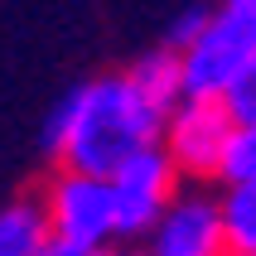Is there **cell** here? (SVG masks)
<instances>
[{"label":"cell","mask_w":256,"mask_h":256,"mask_svg":"<svg viewBox=\"0 0 256 256\" xmlns=\"http://www.w3.org/2000/svg\"><path fill=\"white\" fill-rule=\"evenodd\" d=\"M256 54V0H222L198 34L194 48H184L188 97H218L237 63Z\"/></svg>","instance_id":"4"},{"label":"cell","mask_w":256,"mask_h":256,"mask_svg":"<svg viewBox=\"0 0 256 256\" xmlns=\"http://www.w3.org/2000/svg\"><path fill=\"white\" fill-rule=\"evenodd\" d=\"M48 246H54V222H48L44 194L0 208V256H44Z\"/></svg>","instance_id":"8"},{"label":"cell","mask_w":256,"mask_h":256,"mask_svg":"<svg viewBox=\"0 0 256 256\" xmlns=\"http://www.w3.org/2000/svg\"><path fill=\"white\" fill-rule=\"evenodd\" d=\"M82 256H140V246H126V242H112V246H97V252H82Z\"/></svg>","instance_id":"13"},{"label":"cell","mask_w":256,"mask_h":256,"mask_svg":"<svg viewBox=\"0 0 256 256\" xmlns=\"http://www.w3.org/2000/svg\"><path fill=\"white\" fill-rule=\"evenodd\" d=\"M237 179H256V121H242L232 130L228 160H222V174H218V184H237Z\"/></svg>","instance_id":"11"},{"label":"cell","mask_w":256,"mask_h":256,"mask_svg":"<svg viewBox=\"0 0 256 256\" xmlns=\"http://www.w3.org/2000/svg\"><path fill=\"white\" fill-rule=\"evenodd\" d=\"M44 256H82V252H72V246H63V242H54V246H48V252H44Z\"/></svg>","instance_id":"14"},{"label":"cell","mask_w":256,"mask_h":256,"mask_svg":"<svg viewBox=\"0 0 256 256\" xmlns=\"http://www.w3.org/2000/svg\"><path fill=\"white\" fill-rule=\"evenodd\" d=\"M222 203V228H228V256H252L256 252V179L218 184Z\"/></svg>","instance_id":"9"},{"label":"cell","mask_w":256,"mask_h":256,"mask_svg":"<svg viewBox=\"0 0 256 256\" xmlns=\"http://www.w3.org/2000/svg\"><path fill=\"white\" fill-rule=\"evenodd\" d=\"M126 78L136 87H140V97L155 106V112L170 116L179 102L188 97V72H184V54L174 48V44H164V48H150V54H140L136 63L126 68Z\"/></svg>","instance_id":"7"},{"label":"cell","mask_w":256,"mask_h":256,"mask_svg":"<svg viewBox=\"0 0 256 256\" xmlns=\"http://www.w3.org/2000/svg\"><path fill=\"white\" fill-rule=\"evenodd\" d=\"M218 97H222V106L232 112L237 126H242V121H256V54L246 58V63H237V72L228 78V87H222Z\"/></svg>","instance_id":"10"},{"label":"cell","mask_w":256,"mask_h":256,"mask_svg":"<svg viewBox=\"0 0 256 256\" xmlns=\"http://www.w3.org/2000/svg\"><path fill=\"white\" fill-rule=\"evenodd\" d=\"M252 256H256V252H252Z\"/></svg>","instance_id":"15"},{"label":"cell","mask_w":256,"mask_h":256,"mask_svg":"<svg viewBox=\"0 0 256 256\" xmlns=\"http://www.w3.org/2000/svg\"><path fill=\"white\" fill-rule=\"evenodd\" d=\"M44 208L54 222V242L72 252H97V246L121 242V222H116V198L106 174H87L58 164L54 179L44 184Z\"/></svg>","instance_id":"2"},{"label":"cell","mask_w":256,"mask_h":256,"mask_svg":"<svg viewBox=\"0 0 256 256\" xmlns=\"http://www.w3.org/2000/svg\"><path fill=\"white\" fill-rule=\"evenodd\" d=\"M232 130H237V121L222 106V97H184L164 116L160 145L170 150V160L179 164V174L188 184H218Z\"/></svg>","instance_id":"3"},{"label":"cell","mask_w":256,"mask_h":256,"mask_svg":"<svg viewBox=\"0 0 256 256\" xmlns=\"http://www.w3.org/2000/svg\"><path fill=\"white\" fill-rule=\"evenodd\" d=\"M188 179L170 160L164 145H145L140 155H130L112 174V198H116V222H121V242H145V232L160 222V213L179 198Z\"/></svg>","instance_id":"5"},{"label":"cell","mask_w":256,"mask_h":256,"mask_svg":"<svg viewBox=\"0 0 256 256\" xmlns=\"http://www.w3.org/2000/svg\"><path fill=\"white\" fill-rule=\"evenodd\" d=\"M208 20H213V10H203V5H188V10H179V14H174V24H170V39H164V44H174L179 54H184V48H194V44H198V34L208 29Z\"/></svg>","instance_id":"12"},{"label":"cell","mask_w":256,"mask_h":256,"mask_svg":"<svg viewBox=\"0 0 256 256\" xmlns=\"http://www.w3.org/2000/svg\"><path fill=\"white\" fill-rule=\"evenodd\" d=\"M145 256H228L222 203L208 184H184L140 242Z\"/></svg>","instance_id":"6"},{"label":"cell","mask_w":256,"mask_h":256,"mask_svg":"<svg viewBox=\"0 0 256 256\" xmlns=\"http://www.w3.org/2000/svg\"><path fill=\"white\" fill-rule=\"evenodd\" d=\"M160 136H164V112H155L140 97V87L126 72L72 87L44 121V150L58 164L106 179L145 145H160Z\"/></svg>","instance_id":"1"}]
</instances>
